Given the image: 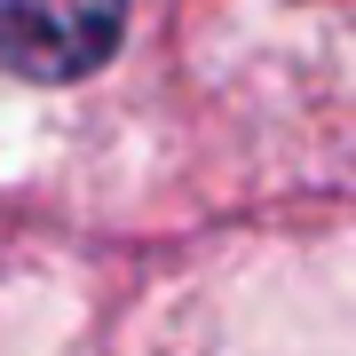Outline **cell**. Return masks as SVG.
<instances>
[{"mask_svg": "<svg viewBox=\"0 0 356 356\" xmlns=\"http://www.w3.org/2000/svg\"><path fill=\"white\" fill-rule=\"evenodd\" d=\"M127 0H0V72L64 88L111 64Z\"/></svg>", "mask_w": 356, "mask_h": 356, "instance_id": "6da1fadb", "label": "cell"}]
</instances>
